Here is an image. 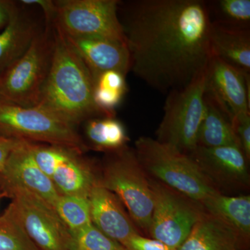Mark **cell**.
Instances as JSON below:
<instances>
[{
	"instance_id": "obj_1",
	"label": "cell",
	"mask_w": 250,
	"mask_h": 250,
	"mask_svg": "<svg viewBox=\"0 0 250 250\" xmlns=\"http://www.w3.org/2000/svg\"><path fill=\"white\" fill-rule=\"evenodd\" d=\"M118 11L131 71L149 86L167 94L207 70L212 58L207 1H120Z\"/></svg>"
},
{
	"instance_id": "obj_2",
	"label": "cell",
	"mask_w": 250,
	"mask_h": 250,
	"mask_svg": "<svg viewBox=\"0 0 250 250\" xmlns=\"http://www.w3.org/2000/svg\"><path fill=\"white\" fill-rule=\"evenodd\" d=\"M54 29L53 60L36 106L77 127L91 118L106 116L94 103V83L88 67L63 33L54 24Z\"/></svg>"
},
{
	"instance_id": "obj_3",
	"label": "cell",
	"mask_w": 250,
	"mask_h": 250,
	"mask_svg": "<svg viewBox=\"0 0 250 250\" xmlns=\"http://www.w3.org/2000/svg\"><path fill=\"white\" fill-rule=\"evenodd\" d=\"M135 152L148 177L202 205L218 190L191 158L141 136L135 142Z\"/></svg>"
},
{
	"instance_id": "obj_4",
	"label": "cell",
	"mask_w": 250,
	"mask_h": 250,
	"mask_svg": "<svg viewBox=\"0 0 250 250\" xmlns=\"http://www.w3.org/2000/svg\"><path fill=\"white\" fill-rule=\"evenodd\" d=\"M99 166V185L114 193L136 228L148 233L154 208L149 178L134 149L127 146L106 152Z\"/></svg>"
},
{
	"instance_id": "obj_5",
	"label": "cell",
	"mask_w": 250,
	"mask_h": 250,
	"mask_svg": "<svg viewBox=\"0 0 250 250\" xmlns=\"http://www.w3.org/2000/svg\"><path fill=\"white\" fill-rule=\"evenodd\" d=\"M53 23L45 22L21 58L0 74V100L24 107L38 105L53 60Z\"/></svg>"
},
{
	"instance_id": "obj_6",
	"label": "cell",
	"mask_w": 250,
	"mask_h": 250,
	"mask_svg": "<svg viewBox=\"0 0 250 250\" xmlns=\"http://www.w3.org/2000/svg\"><path fill=\"white\" fill-rule=\"evenodd\" d=\"M0 136L29 142L89 149L77 126L40 106L24 107L0 100Z\"/></svg>"
},
{
	"instance_id": "obj_7",
	"label": "cell",
	"mask_w": 250,
	"mask_h": 250,
	"mask_svg": "<svg viewBox=\"0 0 250 250\" xmlns=\"http://www.w3.org/2000/svg\"><path fill=\"white\" fill-rule=\"evenodd\" d=\"M207 70L182 89L167 93L156 141L190 155L197 147L199 129L205 113Z\"/></svg>"
},
{
	"instance_id": "obj_8",
	"label": "cell",
	"mask_w": 250,
	"mask_h": 250,
	"mask_svg": "<svg viewBox=\"0 0 250 250\" xmlns=\"http://www.w3.org/2000/svg\"><path fill=\"white\" fill-rule=\"evenodd\" d=\"M118 0H54L53 24L65 36L126 42L118 17Z\"/></svg>"
},
{
	"instance_id": "obj_9",
	"label": "cell",
	"mask_w": 250,
	"mask_h": 250,
	"mask_svg": "<svg viewBox=\"0 0 250 250\" xmlns=\"http://www.w3.org/2000/svg\"><path fill=\"white\" fill-rule=\"evenodd\" d=\"M0 192L11 199L10 205L38 250H70V233L53 207L17 186L5 184Z\"/></svg>"
},
{
	"instance_id": "obj_10",
	"label": "cell",
	"mask_w": 250,
	"mask_h": 250,
	"mask_svg": "<svg viewBox=\"0 0 250 250\" xmlns=\"http://www.w3.org/2000/svg\"><path fill=\"white\" fill-rule=\"evenodd\" d=\"M149 178L154 208L148 234L170 249H179L206 210L200 204Z\"/></svg>"
},
{
	"instance_id": "obj_11",
	"label": "cell",
	"mask_w": 250,
	"mask_h": 250,
	"mask_svg": "<svg viewBox=\"0 0 250 250\" xmlns=\"http://www.w3.org/2000/svg\"><path fill=\"white\" fill-rule=\"evenodd\" d=\"M250 74L212 57L207 67L205 93L231 117L233 123L250 115Z\"/></svg>"
},
{
	"instance_id": "obj_12",
	"label": "cell",
	"mask_w": 250,
	"mask_h": 250,
	"mask_svg": "<svg viewBox=\"0 0 250 250\" xmlns=\"http://www.w3.org/2000/svg\"><path fill=\"white\" fill-rule=\"evenodd\" d=\"M85 153L65 146H54V172L51 180L60 195L89 198L99 182V166Z\"/></svg>"
},
{
	"instance_id": "obj_13",
	"label": "cell",
	"mask_w": 250,
	"mask_h": 250,
	"mask_svg": "<svg viewBox=\"0 0 250 250\" xmlns=\"http://www.w3.org/2000/svg\"><path fill=\"white\" fill-rule=\"evenodd\" d=\"M210 182L228 188L248 187L250 182L248 159L241 147L197 146L188 155Z\"/></svg>"
},
{
	"instance_id": "obj_14",
	"label": "cell",
	"mask_w": 250,
	"mask_h": 250,
	"mask_svg": "<svg viewBox=\"0 0 250 250\" xmlns=\"http://www.w3.org/2000/svg\"><path fill=\"white\" fill-rule=\"evenodd\" d=\"M5 184L17 186L29 190L54 209L60 196L52 180L36 164L29 141L24 140L11 153L4 172L0 174V187Z\"/></svg>"
},
{
	"instance_id": "obj_15",
	"label": "cell",
	"mask_w": 250,
	"mask_h": 250,
	"mask_svg": "<svg viewBox=\"0 0 250 250\" xmlns=\"http://www.w3.org/2000/svg\"><path fill=\"white\" fill-rule=\"evenodd\" d=\"M65 36L88 67L94 84L103 72L115 70L126 76L131 71V55L126 42L103 38Z\"/></svg>"
},
{
	"instance_id": "obj_16",
	"label": "cell",
	"mask_w": 250,
	"mask_h": 250,
	"mask_svg": "<svg viewBox=\"0 0 250 250\" xmlns=\"http://www.w3.org/2000/svg\"><path fill=\"white\" fill-rule=\"evenodd\" d=\"M92 223L104 234L125 248L139 233L125 207L113 192L97 184L89 195Z\"/></svg>"
},
{
	"instance_id": "obj_17",
	"label": "cell",
	"mask_w": 250,
	"mask_h": 250,
	"mask_svg": "<svg viewBox=\"0 0 250 250\" xmlns=\"http://www.w3.org/2000/svg\"><path fill=\"white\" fill-rule=\"evenodd\" d=\"M24 5L17 6L0 31V74L25 53L44 26Z\"/></svg>"
},
{
	"instance_id": "obj_18",
	"label": "cell",
	"mask_w": 250,
	"mask_h": 250,
	"mask_svg": "<svg viewBox=\"0 0 250 250\" xmlns=\"http://www.w3.org/2000/svg\"><path fill=\"white\" fill-rule=\"evenodd\" d=\"M210 46L212 57L250 74V29L227 27L211 22Z\"/></svg>"
},
{
	"instance_id": "obj_19",
	"label": "cell",
	"mask_w": 250,
	"mask_h": 250,
	"mask_svg": "<svg viewBox=\"0 0 250 250\" xmlns=\"http://www.w3.org/2000/svg\"><path fill=\"white\" fill-rule=\"evenodd\" d=\"M239 240L229 225L206 211L178 250H236Z\"/></svg>"
},
{
	"instance_id": "obj_20",
	"label": "cell",
	"mask_w": 250,
	"mask_h": 250,
	"mask_svg": "<svg viewBox=\"0 0 250 250\" xmlns=\"http://www.w3.org/2000/svg\"><path fill=\"white\" fill-rule=\"evenodd\" d=\"M205 113L199 129L197 146H240L231 117L205 93Z\"/></svg>"
},
{
	"instance_id": "obj_21",
	"label": "cell",
	"mask_w": 250,
	"mask_h": 250,
	"mask_svg": "<svg viewBox=\"0 0 250 250\" xmlns=\"http://www.w3.org/2000/svg\"><path fill=\"white\" fill-rule=\"evenodd\" d=\"M206 211L221 219L238 233L240 239L250 234V195L228 196L215 192L202 203Z\"/></svg>"
},
{
	"instance_id": "obj_22",
	"label": "cell",
	"mask_w": 250,
	"mask_h": 250,
	"mask_svg": "<svg viewBox=\"0 0 250 250\" xmlns=\"http://www.w3.org/2000/svg\"><path fill=\"white\" fill-rule=\"evenodd\" d=\"M85 134L89 149L105 153L121 149L129 141L125 125L115 116L98 117L85 121Z\"/></svg>"
},
{
	"instance_id": "obj_23",
	"label": "cell",
	"mask_w": 250,
	"mask_h": 250,
	"mask_svg": "<svg viewBox=\"0 0 250 250\" xmlns=\"http://www.w3.org/2000/svg\"><path fill=\"white\" fill-rule=\"evenodd\" d=\"M212 23L250 29V0L207 1Z\"/></svg>"
},
{
	"instance_id": "obj_24",
	"label": "cell",
	"mask_w": 250,
	"mask_h": 250,
	"mask_svg": "<svg viewBox=\"0 0 250 250\" xmlns=\"http://www.w3.org/2000/svg\"><path fill=\"white\" fill-rule=\"evenodd\" d=\"M55 210L70 233L76 232L93 225L89 199L60 195Z\"/></svg>"
},
{
	"instance_id": "obj_25",
	"label": "cell",
	"mask_w": 250,
	"mask_h": 250,
	"mask_svg": "<svg viewBox=\"0 0 250 250\" xmlns=\"http://www.w3.org/2000/svg\"><path fill=\"white\" fill-rule=\"evenodd\" d=\"M0 250H38L10 205L0 216Z\"/></svg>"
},
{
	"instance_id": "obj_26",
	"label": "cell",
	"mask_w": 250,
	"mask_h": 250,
	"mask_svg": "<svg viewBox=\"0 0 250 250\" xmlns=\"http://www.w3.org/2000/svg\"><path fill=\"white\" fill-rule=\"evenodd\" d=\"M70 233V232H69ZM70 250H127L120 243L104 234L93 225L76 232L70 233Z\"/></svg>"
},
{
	"instance_id": "obj_27",
	"label": "cell",
	"mask_w": 250,
	"mask_h": 250,
	"mask_svg": "<svg viewBox=\"0 0 250 250\" xmlns=\"http://www.w3.org/2000/svg\"><path fill=\"white\" fill-rule=\"evenodd\" d=\"M240 146L248 161L250 159V115L240 117L233 122Z\"/></svg>"
},
{
	"instance_id": "obj_28",
	"label": "cell",
	"mask_w": 250,
	"mask_h": 250,
	"mask_svg": "<svg viewBox=\"0 0 250 250\" xmlns=\"http://www.w3.org/2000/svg\"><path fill=\"white\" fill-rule=\"evenodd\" d=\"M125 248L127 250H170L161 242L136 233L129 238Z\"/></svg>"
},
{
	"instance_id": "obj_29",
	"label": "cell",
	"mask_w": 250,
	"mask_h": 250,
	"mask_svg": "<svg viewBox=\"0 0 250 250\" xmlns=\"http://www.w3.org/2000/svg\"><path fill=\"white\" fill-rule=\"evenodd\" d=\"M21 141L22 140L9 139L0 136V174L4 172L8 158L19 146Z\"/></svg>"
},
{
	"instance_id": "obj_30",
	"label": "cell",
	"mask_w": 250,
	"mask_h": 250,
	"mask_svg": "<svg viewBox=\"0 0 250 250\" xmlns=\"http://www.w3.org/2000/svg\"><path fill=\"white\" fill-rule=\"evenodd\" d=\"M17 4L18 1L0 0V31L9 22Z\"/></svg>"
},
{
	"instance_id": "obj_31",
	"label": "cell",
	"mask_w": 250,
	"mask_h": 250,
	"mask_svg": "<svg viewBox=\"0 0 250 250\" xmlns=\"http://www.w3.org/2000/svg\"><path fill=\"white\" fill-rule=\"evenodd\" d=\"M170 250H179L178 249H170Z\"/></svg>"
},
{
	"instance_id": "obj_32",
	"label": "cell",
	"mask_w": 250,
	"mask_h": 250,
	"mask_svg": "<svg viewBox=\"0 0 250 250\" xmlns=\"http://www.w3.org/2000/svg\"><path fill=\"white\" fill-rule=\"evenodd\" d=\"M2 197V195H1V192H0V197Z\"/></svg>"
},
{
	"instance_id": "obj_33",
	"label": "cell",
	"mask_w": 250,
	"mask_h": 250,
	"mask_svg": "<svg viewBox=\"0 0 250 250\" xmlns=\"http://www.w3.org/2000/svg\"></svg>"
}]
</instances>
